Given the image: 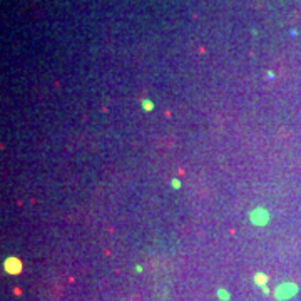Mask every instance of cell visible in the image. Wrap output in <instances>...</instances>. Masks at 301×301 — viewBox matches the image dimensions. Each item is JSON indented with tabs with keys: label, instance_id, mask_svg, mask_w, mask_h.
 Wrapping results in <instances>:
<instances>
[{
	"label": "cell",
	"instance_id": "cell-4",
	"mask_svg": "<svg viewBox=\"0 0 301 301\" xmlns=\"http://www.w3.org/2000/svg\"><path fill=\"white\" fill-rule=\"evenodd\" d=\"M254 281H256V284H258V286H263V288H264V284H266V281H268V276L264 273H256V276H254Z\"/></svg>",
	"mask_w": 301,
	"mask_h": 301
},
{
	"label": "cell",
	"instance_id": "cell-1",
	"mask_svg": "<svg viewBox=\"0 0 301 301\" xmlns=\"http://www.w3.org/2000/svg\"><path fill=\"white\" fill-rule=\"evenodd\" d=\"M269 219H271V216H269V213H268V209H264V207H256V209H253L251 213H249V221L253 222L254 226H266L268 222H269Z\"/></svg>",
	"mask_w": 301,
	"mask_h": 301
},
{
	"label": "cell",
	"instance_id": "cell-3",
	"mask_svg": "<svg viewBox=\"0 0 301 301\" xmlns=\"http://www.w3.org/2000/svg\"><path fill=\"white\" fill-rule=\"evenodd\" d=\"M140 107H142L146 112H151V111L154 109V102L151 99H147V97H142V99H140Z\"/></svg>",
	"mask_w": 301,
	"mask_h": 301
},
{
	"label": "cell",
	"instance_id": "cell-5",
	"mask_svg": "<svg viewBox=\"0 0 301 301\" xmlns=\"http://www.w3.org/2000/svg\"><path fill=\"white\" fill-rule=\"evenodd\" d=\"M171 186H172V189H181V179L172 177V179H171Z\"/></svg>",
	"mask_w": 301,
	"mask_h": 301
},
{
	"label": "cell",
	"instance_id": "cell-6",
	"mask_svg": "<svg viewBox=\"0 0 301 301\" xmlns=\"http://www.w3.org/2000/svg\"><path fill=\"white\" fill-rule=\"evenodd\" d=\"M218 294H219L221 300H224V301L229 300V294H227V291H224V289H219V293H218Z\"/></svg>",
	"mask_w": 301,
	"mask_h": 301
},
{
	"label": "cell",
	"instance_id": "cell-2",
	"mask_svg": "<svg viewBox=\"0 0 301 301\" xmlns=\"http://www.w3.org/2000/svg\"><path fill=\"white\" fill-rule=\"evenodd\" d=\"M5 271L10 274L20 273L22 271V263H20V259H17V258H8L5 261Z\"/></svg>",
	"mask_w": 301,
	"mask_h": 301
}]
</instances>
